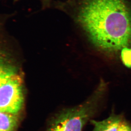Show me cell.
<instances>
[{
	"instance_id": "4",
	"label": "cell",
	"mask_w": 131,
	"mask_h": 131,
	"mask_svg": "<svg viewBox=\"0 0 131 131\" xmlns=\"http://www.w3.org/2000/svg\"><path fill=\"white\" fill-rule=\"evenodd\" d=\"M124 119L121 115L112 114L107 118L101 121H90L93 125L92 131H118Z\"/></svg>"
},
{
	"instance_id": "8",
	"label": "cell",
	"mask_w": 131,
	"mask_h": 131,
	"mask_svg": "<svg viewBox=\"0 0 131 131\" xmlns=\"http://www.w3.org/2000/svg\"><path fill=\"white\" fill-rule=\"evenodd\" d=\"M118 131H131V126L125 120H124Z\"/></svg>"
},
{
	"instance_id": "1",
	"label": "cell",
	"mask_w": 131,
	"mask_h": 131,
	"mask_svg": "<svg viewBox=\"0 0 131 131\" xmlns=\"http://www.w3.org/2000/svg\"><path fill=\"white\" fill-rule=\"evenodd\" d=\"M77 20L90 41L117 53L131 47V9L126 0H82Z\"/></svg>"
},
{
	"instance_id": "5",
	"label": "cell",
	"mask_w": 131,
	"mask_h": 131,
	"mask_svg": "<svg viewBox=\"0 0 131 131\" xmlns=\"http://www.w3.org/2000/svg\"><path fill=\"white\" fill-rule=\"evenodd\" d=\"M17 74L15 67L0 52V86Z\"/></svg>"
},
{
	"instance_id": "9",
	"label": "cell",
	"mask_w": 131,
	"mask_h": 131,
	"mask_svg": "<svg viewBox=\"0 0 131 131\" xmlns=\"http://www.w3.org/2000/svg\"><path fill=\"white\" fill-rule=\"evenodd\" d=\"M18 1V0H14V1L16 2V1Z\"/></svg>"
},
{
	"instance_id": "6",
	"label": "cell",
	"mask_w": 131,
	"mask_h": 131,
	"mask_svg": "<svg viewBox=\"0 0 131 131\" xmlns=\"http://www.w3.org/2000/svg\"><path fill=\"white\" fill-rule=\"evenodd\" d=\"M18 124L16 115L0 112V131H15Z\"/></svg>"
},
{
	"instance_id": "3",
	"label": "cell",
	"mask_w": 131,
	"mask_h": 131,
	"mask_svg": "<svg viewBox=\"0 0 131 131\" xmlns=\"http://www.w3.org/2000/svg\"><path fill=\"white\" fill-rule=\"evenodd\" d=\"M23 103L21 80L17 74L0 86V112L16 115Z\"/></svg>"
},
{
	"instance_id": "7",
	"label": "cell",
	"mask_w": 131,
	"mask_h": 131,
	"mask_svg": "<svg viewBox=\"0 0 131 131\" xmlns=\"http://www.w3.org/2000/svg\"><path fill=\"white\" fill-rule=\"evenodd\" d=\"M121 52V59L124 65L131 68V48H124Z\"/></svg>"
},
{
	"instance_id": "2",
	"label": "cell",
	"mask_w": 131,
	"mask_h": 131,
	"mask_svg": "<svg viewBox=\"0 0 131 131\" xmlns=\"http://www.w3.org/2000/svg\"><path fill=\"white\" fill-rule=\"evenodd\" d=\"M106 87V83L101 81L83 103L57 112L51 119L46 131H83L98 110Z\"/></svg>"
}]
</instances>
